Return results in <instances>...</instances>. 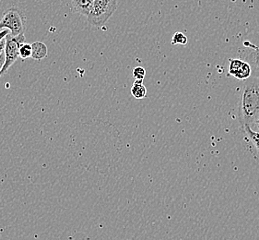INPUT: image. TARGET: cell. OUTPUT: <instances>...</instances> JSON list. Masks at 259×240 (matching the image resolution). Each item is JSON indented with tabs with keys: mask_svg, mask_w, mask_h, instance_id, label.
<instances>
[{
	"mask_svg": "<svg viewBox=\"0 0 259 240\" xmlns=\"http://www.w3.org/2000/svg\"><path fill=\"white\" fill-rule=\"evenodd\" d=\"M240 112L244 125L254 130L259 119V78L251 77L246 81L242 94Z\"/></svg>",
	"mask_w": 259,
	"mask_h": 240,
	"instance_id": "1",
	"label": "cell"
},
{
	"mask_svg": "<svg viewBox=\"0 0 259 240\" xmlns=\"http://www.w3.org/2000/svg\"><path fill=\"white\" fill-rule=\"evenodd\" d=\"M117 9V0H94L87 21L92 26H104Z\"/></svg>",
	"mask_w": 259,
	"mask_h": 240,
	"instance_id": "2",
	"label": "cell"
},
{
	"mask_svg": "<svg viewBox=\"0 0 259 240\" xmlns=\"http://www.w3.org/2000/svg\"><path fill=\"white\" fill-rule=\"evenodd\" d=\"M5 29L11 31L12 36H19L24 34L25 21L21 12L15 8H11L3 13L0 20V32Z\"/></svg>",
	"mask_w": 259,
	"mask_h": 240,
	"instance_id": "3",
	"label": "cell"
},
{
	"mask_svg": "<svg viewBox=\"0 0 259 240\" xmlns=\"http://www.w3.org/2000/svg\"><path fill=\"white\" fill-rule=\"evenodd\" d=\"M25 43L24 34H21L19 36H12L11 33L6 37L5 63L4 66L0 71V77L7 73L11 66L20 58V48Z\"/></svg>",
	"mask_w": 259,
	"mask_h": 240,
	"instance_id": "4",
	"label": "cell"
},
{
	"mask_svg": "<svg viewBox=\"0 0 259 240\" xmlns=\"http://www.w3.org/2000/svg\"><path fill=\"white\" fill-rule=\"evenodd\" d=\"M229 73L240 81H247L252 77V68L244 59L233 58L230 60Z\"/></svg>",
	"mask_w": 259,
	"mask_h": 240,
	"instance_id": "5",
	"label": "cell"
},
{
	"mask_svg": "<svg viewBox=\"0 0 259 240\" xmlns=\"http://www.w3.org/2000/svg\"><path fill=\"white\" fill-rule=\"evenodd\" d=\"M244 45L247 46L246 53L242 57L251 66L252 77L259 78V46H253L249 42L244 43Z\"/></svg>",
	"mask_w": 259,
	"mask_h": 240,
	"instance_id": "6",
	"label": "cell"
},
{
	"mask_svg": "<svg viewBox=\"0 0 259 240\" xmlns=\"http://www.w3.org/2000/svg\"><path fill=\"white\" fill-rule=\"evenodd\" d=\"M71 2H72L73 9L76 12L88 17L93 7L94 0H71Z\"/></svg>",
	"mask_w": 259,
	"mask_h": 240,
	"instance_id": "7",
	"label": "cell"
},
{
	"mask_svg": "<svg viewBox=\"0 0 259 240\" xmlns=\"http://www.w3.org/2000/svg\"><path fill=\"white\" fill-rule=\"evenodd\" d=\"M32 47V55L31 58L37 61H41L47 57V47L45 43L41 41H35L31 44Z\"/></svg>",
	"mask_w": 259,
	"mask_h": 240,
	"instance_id": "8",
	"label": "cell"
},
{
	"mask_svg": "<svg viewBox=\"0 0 259 240\" xmlns=\"http://www.w3.org/2000/svg\"><path fill=\"white\" fill-rule=\"evenodd\" d=\"M130 92L132 96L138 100L143 99L147 95V89L142 81H135Z\"/></svg>",
	"mask_w": 259,
	"mask_h": 240,
	"instance_id": "9",
	"label": "cell"
},
{
	"mask_svg": "<svg viewBox=\"0 0 259 240\" xmlns=\"http://www.w3.org/2000/svg\"><path fill=\"white\" fill-rule=\"evenodd\" d=\"M244 127L245 135L254 144V147L256 148V150L259 151V132L253 131L249 126L244 125Z\"/></svg>",
	"mask_w": 259,
	"mask_h": 240,
	"instance_id": "10",
	"label": "cell"
},
{
	"mask_svg": "<svg viewBox=\"0 0 259 240\" xmlns=\"http://www.w3.org/2000/svg\"><path fill=\"white\" fill-rule=\"evenodd\" d=\"M31 55H32L31 45L24 43L20 48V58L22 59H27V58H31Z\"/></svg>",
	"mask_w": 259,
	"mask_h": 240,
	"instance_id": "11",
	"label": "cell"
},
{
	"mask_svg": "<svg viewBox=\"0 0 259 240\" xmlns=\"http://www.w3.org/2000/svg\"><path fill=\"white\" fill-rule=\"evenodd\" d=\"M187 37L182 32H176L171 39L172 45H187Z\"/></svg>",
	"mask_w": 259,
	"mask_h": 240,
	"instance_id": "12",
	"label": "cell"
},
{
	"mask_svg": "<svg viewBox=\"0 0 259 240\" xmlns=\"http://www.w3.org/2000/svg\"><path fill=\"white\" fill-rule=\"evenodd\" d=\"M133 78H135V81H142L145 78L146 70L145 68L142 67H137L133 69Z\"/></svg>",
	"mask_w": 259,
	"mask_h": 240,
	"instance_id": "13",
	"label": "cell"
},
{
	"mask_svg": "<svg viewBox=\"0 0 259 240\" xmlns=\"http://www.w3.org/2000/svg\"><path fill=\"white\" fill-rule=\"evenodd\" d=\"M4 63H5V54L3 53V54L0 56V71H1V69H2L3 66H4Z\"/></svg>",
	"mask_w": 259,
	"mask_h": 240,
	"instance_id": "14",
	"label": "cell"
},
{
	"mask_svg": "<svg viewBox=\"0 0 259 240\" xmlns=\"http://www.w3.org/2000/svg\"><path fill=\"white\" fill-rule=\"evenodd\" d=\"M7 35H8V31L4 30V31H1V32H0V41H1V40H3L4 38H6Z\"/></svg>",
	"mask_w": 259,
	"mask_h": 240,
	"instance_id": "15",
	"label": "cell"
},
{
	"mask_svg": "<svg viewBox=\"0 0 259 240\" xmlns=\"http://www.w3.org/2000/svg\"><path fill=\"white\" fill-rule=\"evenodd\" d=\"M255 129H257V130H259V119L257 120V122H256V124H255V127H254V130L253 131H255ZM257 132H259V131H257Z\"/></svg>",
	"mask_w": 259,
	"mask_h": 240,
	"instance_id": "16",
	"label": "cell"
}]
</instances>
